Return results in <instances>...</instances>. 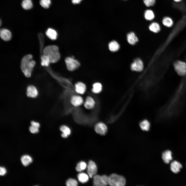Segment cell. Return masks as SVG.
<instances>
[{"label": "cell", "mask_w": 186, "mask_h": 186, "mask_svg": "<svg viewBox=\"0 0 186 186\" xmlns=\"http://www.w3.org/2000/svg\"><path fill=\"white\" fill-rule=\"evenodd\" d=\"M32 56L28 54L24 56L21 63V70L25 76L30 77L33 68L35 64V62L32 60Z\"/></svg>", "instance_id": "obj_1"}, {"label": "cell", "mask_w": 186, "mask_h": 186, "mask_svg": "<svg viewBox=\"0 0 186 186\" xmlns=\"http://www.w3.org/2000/svg\"><path fill=\"white\" fill-rule=\"evenodd\" d=\"M43 53L44 55L49 57L51 63L57 62L60 58L59 48L56 45H50L46 47L43 50Z\"/></svg>", "instance_id": "obj_2"}, {"label": "cell", "mask_w": 186, "mask_h": 186, "mask_svg": "<svg viewBox=\"0 0 186 186\" xmlns=\"http://www.w3.org/2000/svg\"><path fill=\"white\" fill-rule=\"evenodd\" d=\"M126 184V180L123 176L112 174L109 177V184L111 186H123Z\"/></svg>", "instance_id": "obj_3"}, {"label": "cell", "mask_w": 186, "mask_h": 186, "mask_svg": "<svg viewBox=\"0 0 186 186\" xmlns=\"http://www.w3.org/2000/svg\"><path fill=\"white\" fill-rule=\"evenodd\" d=\"M93 177V184L95 186H104L109 184V177L106 175L96 174Z\"/></svg>", "instance_id": "obj_4"}, {"label": "cell", "mask_w": 186, "mask_h": 186, "mask_svg": "<svg viewBox=\"0 0 186 186\" xmlns=\"http://www.w3.org/2000/svg\"><path fill=\"white\" fill-rule=\"evenodd\" d=\"M67 69L70 71L76 69L80 66V63L72 57H66L65 59Z\"/></svg>", "instance_id": "obj_5"}, {"label": "cell", "mask_w": 186, "mask_h": 186, "mask_svg": "<svg viewBox=\"0 0 186 186\" xmlns=\"http://www.w3.org/2000/svg\"><path fill=\"white\" fill-rule=\"evenodd\" d=\"M175 71L178 74L184 76L186 74V63L178 61L175 62L174 64Z\"/></svg>", "instance_id": "obj_6"}, {"label": "cell", "mask_w": 186, "mask_h": 186, "mask_svg": "<svg viewBox=\"0 0 186 186\" xmlns=\"http://www.w3.org/2000/svg\"><path fill=\"white\" fill-rule=\"evenodd\" d=\"M87 167V173L89 177L91 178L96 175L97 168L94 162L91 160L89 161Z\"/></svg>", "instance_id": "obj_7"}, {"label": "cell", "mask_w": 186, "mask_h": 186, "mask_svg": "<svg viewBox=\"0 0 186 186\" xmlns=\"http://www.w3.org/2000/svg\"><path fill=\"white\" fill-rule=\"evenodd\" d=\"M143 68V65L142 61L140 59H135L131 65V69L133 71L140 72Z\"/></svg>", "instance_id": "obj_8"}, {"label": "cell", "mask_w": 186, "mask_h": 186, "mask_svg": "<svg viewBox=\"0 0 186 186\" xmlns=\"http://www.w3.org/2000/svg\"><path fill=\"white\" fill-rule=\"evenodd\" d=\"M95 129L97 133L103 135H105L107 133V128L106 126L104 123L99 122L95 125Z\"/></svg>", "instance_id": "obj_9"}, {"label": "cell", "mask_w": 186, "mask_h": 186, "mask_svg": "<svg viewBox=\"0 0 186 186\" xmlns=\"http://www.w3.org/2000/svg\"><path fill=\"white\" fill-rule=\"evenodd\" d=\"M38 94V90L35 86L30 85L27 87V89L26 94L28 97L34 98L37 96Z\"/></svg>", "instance_id": "obj_10"}, {"label": "cell", "mask_w": 186, "mask_h": 186, "mask_svg": "<svg viewBox=\"0 0 186 186\" xmlns=\"http://www.w3.org/2000/svg\"><path fill=\"white\" fill-rule=\"evenodd\" d=\"M0 35L1 38L5 41L10 40L12 37L11 32L8 29H6L3 28L1 29Z\"/></svg>", "instance_id": "obj_11"}, {"label": "cell", "mask_w": 186, "mask_h": 186, "mask_svg": "<svg viewBox=\"0 0 186 186\" xmlns=\"http://www.w3.org/2000/svg\"><path fill=\"white\" fill-rule=\"evenodd\" d=\"M182 168L181 164L176 160L172 161L170 164V169L172 171L175 173H177L179 172Z\"/></svg>", "instance_id": "obj_12"}, {"label": "cell", "mask_w": 186, "mask_h": 186, "mask_svg": "<svg viewBox=\"0 0 186 186\" xmlns=\"http://www.w3.org/2000/svg\"><path fill=\"white\" fill-rule=\"evenodd\" d=\"M71 104L75 106H78L81 105L83 103V99L81 96L78 95L73 96L71 99Z\"/></svg>", "instance_id": "obj_13"}, {"label": "cell", "mask_w": 186, "mask_h": 186, "mask_svg": "<svg viewBox=\"0 0 186 186\" xmlns=\"http://www.w3.org/2000/svg\"><path fill=\"white\" fill-rule=\"evenodd\" d=\"M162 158L165 163L168 164L172 159V152L169 150L165 151L162 153Z\"/></svg>", "instance_id": "obj_14"}, {"label": "cell", "mask_w": 186, "mask_h": 186, "mask_svg": "<svg viewBox=\"0 0 186 186\" xmlns=\"http://www.w3.org/2000/svg\"><path fill=\"white\" fill-rule=\"evenodd\" d=\"M75 90L76 92L79 94H83L85 92L86 89L85 85L83 83L79 82L75 85Z\"/></svg>", "instance_id": "obj_15"}, {"label": "cell", "mask_w": 186, "mask_h": 186, "mask_svg": "<svg viewBox=\"0 0 186 186\" xmlns=\"http://www.w3.org/2000/svg\"><path fill=\"white\" fill-rule=\"evenodd\" d=\"M127 40L128 43L131 45L135 44L138 41V38L135 33L132 32L127 35Z\"/></svg>", "instance_id": "obj_16"}, {"label": "cell", "mask_w": 186, "mask_h": 186, "mask_svg": "<svg viewBox=\"0 0 186 186\" xmlns=\"http://www.w3.org/2000/svg\"><path fill=\"white\" fill-rule=\"evenodd\" d=\"M95 104V102L94 99L91 97L88 96L86 99L84 105L86 109H90L94 107Z\"/></svg>", "instance_id": "obj_17"}, {"label": "cell", "mask_w": 186, "mask_h": 186, "mask_svg": "<svg viewBox=\"0 0 186 186\" xmlns=\"http://www.w3.org/2000/svg\"><path fill=\"white\" fill-rule=\"evenodd\" d=\"M46 34L49 38L52 40H55L57 37V32L52 28H48L46 32Z\"/></svg>", "instance_id": "obj_18"}, {"label": "cell", "mask_w": 186, "mask_h": 186, "mask_svg": "<svg viewBox=\"0 0 186 186\" xmlns=\"http://www.w3.org/2000/svg\"><path fill=\"white\" fill-rule=\"evenodd\" d=\"M60 129L62 132L61 136L63 138H67L71 134V131L70 129L66 126L63 125L61 126Z\"/></svg>", "instance_id": "obj_19"}, {"label": "cell", "mask_w": 186, "mask_h": 186, "mask_svg": "<svg viewBox=\"0 0 186 186\" xmlns=\"http://www.w3.org/2000/svg\"><path fill=\"white\" fill-rule=\"evenodd\" d=\"M77 177L79 181L82 183H85L87 182L89 180V176L88 174L82 172L79 173Z\"/></svg>", "instance_id": "obj_20"}, {"label": "cell", "mask_w": 186, "mask_h": 186, "mask_svg": "<svg viewBox=\"0 0 186 186\" xmlns=\"http://www.w3.org/2000/svg\"><path fill=\"white\" fill-rule=\"evenodd\" d=\"M108 46L110 50L113 52L118 51L120 47L118 43L115 41H113L110 42L109 43Z\"/></svg>", "instance_id": "obj_21"}, {"label": "cell", "mask_w": 186, "mask_h": 186, "mask_svg": "<svg viewBox=\"0 0 186 186\" xmlns=\"http://www.w3.org/2000/svg\"><path fill=\"white\" fill-rule=\"evenodd\" d=\"M21 160L22 164L25 166H27L32 161L31 157L28 155H24L22 156Z\"/></svg>", "instance_id": "obj_22"}, {"label": "cell", "mask_w": 186, "mask_h": 186, "mask_svg": "<svg viewBox=\"0 0 186 186\" xmlns=\"http://www.w3.org/2000/svg\"><path fill=\"white\" fill-rule=\"evenodd\" d=\"M21 6L25 10H28L31 9L33 6L32 0H23L21 4Z\"/></svg>", "instance_id": "obj_23"}, {"label": "cell", "mask_w": 186, "mask_h": 186, "mask_svg": "<svg viewBox=\"0 0 186 186\" xmlns=\"http://www.w3.org/2000/svg\"><path fill=\"white\" fill-rule=\"evenodd\" d=\"M141 129L143 131H148L150 128V124L147 120H144L141 122L140 124Z\"/></svg>", "instance_id": "obj_24"}, {"label": "cell", "mask_w": 186, "mask_h": 186, "mask_svg": "<svg viewBox=\"0 0 186 186\" xmlns=\"http://www.w3.org/2000/svg\"><path fill=\"white\" fill-rule=\"evenodd\" d=\"M92 87V91L94 93H99L101 91L102 89V85L99 83L96 82L94 83Z\"/></svg>", "instance_id": "obj_25"}, {"label": "cell", "mask_w": 186, "mask_h": 186, "mask_svg": "<svg viewBox=\"0 0 186 186\" xmlns=\"http://www.w3.org/2000/svg\"><path fill=\"white\" fill-rule=\"evenodd\" d=\"M149 29L152 32L157 33L160 31V28L159 25L158 23L154 22L150 25Z\"/></svg>", "instance_id": "obj_26"}, {"label": "cell", "mask_w": 186, "mask_h": 186, "mask_svg": "<svg viewBox=\"0 0 186 186\" xmlns=\"http://www.w3.org/2000/svg\"><path fill=\"white\" fill-rule=\"evenodd\" d=\"M86 163L84 161H81L79 162L76 167V170L78 172H81L84 170L87 167Z\"/></svg>", "instance_id": "obj_27"}, {"label": "cell", "mask_w": 186, "mask_h": 186, "mask_svg": "<svg viewBox=\"0 0 186 186\" xmlns=\"http://www.w3.org/2000/svg\"><path fill=\"white\" fill-rule=\"evenodd\" d=\"M144 17L147 20H151L154 17V15L153 11L150 10L145 11L144 13Z\"/></svg>", "instance_id": "obj_28"}, {"label": "cell", "mask_w": 186, "mask_h": 186, "mask_svg": "<svg viewBox=\"0 0 186 186\" xmlns=\"http://www.w3.org/2000/svg\"><path fill=\"white\" fill-rule=\"evenodd\" d=\"M162 23L165 26L168 27H171L173 24L172 20L169 17H164L162 20Z\"/></svg>", "instance_id": "obj_29"}, {"label": "cell", "mask_w": 186, "mask_h": 186, "mask_svg": "<svg viewBox=\"0 0 186 186\" xmlns=\"http://www.w3.org/2000/svg\"><path fill=\"white\" fill-rule=\"evenodd\" d=\"M41 64L43 66H48L50 63L49 57L44 55L41 56Z\"/></svg>", "instance_id": "obj_30"}, {"label": "cell", "mask_w": 186, "mask_h": 186, "mask_svg": "<svg viewBox=\"0 0 186 186\" xmlns=\"http://www.w3.org/2000/svg\"><path fill=\"white\" fill-rule=\"evenodd\" d=\"M51 2V0H40V3L43 7L48 9L50 7Z\"/></svg>", "instance_id": "obj_31"}, {"label": "cell", "mask_w": 186, "mask_h": 186, "mask_svg": "<svg viewBox=\"0 0 186 186\" xmlns=\"http://www.w3.org/2000/svg\"><path fill=\"white\" fill-rule=\"evenodd\" d=\"M66 185L67 186H76L78 185V183L75 180L70 178L67 180Z\"/></svg>", "instance_id": "obj_32"}, {"label": "cell", "mask_w": 186, "mask_h": 186, "mask_svg": "<svg viewBox=\"0 0 186 186\" xmlns=\"http://www.w3.org/2000/svg\"><path fill=\"white\" fill-rule=\"evenodd\" d=\"M143 2L147 7H150L154 5L155 2V0H143Z\"/></svg>", "instance_id": "obj_33"}, {"label": "cell", "mask_w": 186, "mask_h": 186, "mask_svg": "<svg viewBox=\"0 0 186 186\" xmlns=\"http://www.w3.org/2000/svg\"><path fill=\"white\" fill-rule=\"evenodd\" d=\"M29 130L30 132L33 134L37 133L39 131L38 128L32 125L29 127Z\"/></svg>", "instance_id": "obj_34"}, {"label": "cell", "mask_w": 186, "mask_h": 186, "mask_svg": "<svg viewBox=\"0 0 186 186\" xmlns=\"http://www.w3.org/2000/svg\"><path fill=\"white\" fill-rule=\"evenodd\" d=\"M6 173V170L5 168L0 167V175L1 176L4 175Z\"/></svg>", "instance_id": "obj_35"}, {"label": "cell", "mask_w": 186, "mask_h": 186, "mask_svg": "<svg viewBox=\"0 0 186 186\" xmlns=\"http://www.w3.org/2000/svg\"><path fill=\"white\" fill-rule=\"evenodd\" d=\"M31 125L38 128L40 127V124L38 122L33 121H31Z\"/></svg>", "instance_id": "obj_36"}, {"label": "cell", "mask_w": 186, "mask_h": 186, "mask_svg": "<svg viewBox=\"0 0 186 186\" xmlns=\"http://www.w3.org/2000/svg\"><path fill=\"white\" fill-rule=\"evenodd\" d=\"M82 0H72V2L74 4H78Z\"/></svg>", "instance_id": "obj_37"}, {"label": "cell", "mask_w": 186, "mask_h": 186, "mask_svg": "<svg viewBox=\"0 0 186 186\" xmlns=\"http://www.w3.org/2000/svg\"><path fill=\"white\" fill-rule=\"evenodd\" d=\"M175 2H179L181 1L182 0H174Z\"/></svg>", "instance_id": "obj_38"}]
</instances>
